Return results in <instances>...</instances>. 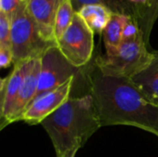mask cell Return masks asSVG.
I'll list each match as a JSON object with an SVG mask.
<instances>
[{"label":"cell","mask_w":158,"mask_h":157,"mask_svg":"<svg viewBox=\"0 0 158 157\" xmlns=\"http://www.w3.org/2000/svg\"><path fill=\"white\" fill-rule=\"evenodd\" d=\"M102 127L126 125L158 137V105L152 103L130 78L106 76L94 66L85 68Z\"/></svg>","instance_id":"obj_1"},{"label":"cell","mask_w":158,"mask_h":157,"mask_svg":"<svg viewBox=\"0 0 158 157\" xmlns=\"http://www.w3.org/2000/svg\"><path fill=\"white\" fill-rule=\"evenodd\" d=\"M42 126L52 141L56 156L80 150L102 127L94 98L90 93L70 97L46 118Z\"/></svg>","instance_id":"obj_2"},{"label":"cell","mask_w":158,"mask_h":157,"mask_svg":"<svg viewBox=\"0 0 158 157\" xmlns=\"http://www.w3.org/2000/svg\"><path fill=\"white\" fill-rule=\"evenodd\" d=\"M148 49L141 35L135 40L122 42L117 49L104 56H98L94 64L106 76L131 79L151 63L154 54Z\"/></svg>","instance_id":"obj_3"},{"label":"cell","mask_w":158,"mask_h":157,"mask_svg":"<svg viewBox=\"0 0 158 157\" xmlns=\"http://www.w3.org/2000/svg\"><path fill=\"white\" fill-rule=\"evenodd\" d=\"M11 49L14 63H20L32 58H41L56 43L46 41L31 17L27 1L23 0L11 17Z\"/></svg>","instance_id":"obj_4"},{"label":"cell","mask_w":158,"mask_h":157,"mask_svg":"<svg viewBox=\"0 0 158 157\" xmlns=\"http://www.w3.org/2000/svg\"><path fill=\"white\" fill-rule=\"evenodd\" d=\"M94 34L82 18L75 13L72 23L56 44L62 55L74 67L83 68L88 66L93 56Z\"/></svg>","instance_id":"obj_5"},{"label":"cell","mask_w":158,"mask_h":157,"mask_svg":"<svg viewBox=\"0 0 158 157\" xmlns=\"http://www.w3.org/2000/svg\"><path fill=\"white\" fill-rule=\"evenodd\" d=\"M83 68L74 67L60 52L57 45L51 46L41 57V71L38 90L34 100L68 81L70 78L83 72ZM33 102V101H32Z\"/></svg>","instance_id":"obj_6"},{"label":"cell","mask_w":158,"mask_h":157,"mask_svg":"<svg viewBox=\"0 0 158 157\" xmlns=\"http://www.w3.org/2000/svg\"><path fill=\"white\" fill-rule=\"evenodd\" d=\"M75 77L70 78L60 87L48 92L33 100L24 112L21 120L29 125L42 124V122L57 110L70 98Z\"/></svg>","instance_id":"obj_7"},{"label":"cell","mask_w":158,"mask_h":157,"mask_svg":"<svg viewBox=\"0 0 158 157\" xmlns=\"http://www.w3.org/2000/svg\"><path fill=\"white\" fill-rule=\"evenodd\" d=\"M26 72V61L14 64L12 71L1 80L0 86V130L11 124V117L18 100Z\"/></svg>","instance_id":"obj_8"},{"label":"cell","mask_w":158,"mask_h":157,"mask_svg":"<svg viewBox=\"0 0 158 157\" xmlns=\"http://www.w3.org/2000/svg\"><path fill=\"white\" fill-rule=\"evenodd\" d=\"M41 71V58H32L26 61V72L21 83L18 100L11 117L10 123L21 120L27 108L34 100L39 83Z\"/></svg>","instance_id":"obj_9"},{"label":"cell","mask_w":158,"mask_h":157,"mask_svg":"<svg viewBox=\"0 0 158 157\" xmlns=\"http://www.w3.org/2000/svg\"><path fill=\"white\" fill-rule=\"evenodd\" d=\"M28 9L37 23L43 37L51 43H56L55 19L61 0H26Z\"/></svg>","instance_id":"obj_10"},{"label":"cell","mask_w":158,"mask_h":157,"mask_svg":"<svg viewBox=\"0 0 158 157\" xmlns=\"http://www.w3.org/2000/svg\"><path fill=\"white\" fill-rule=\"evenodd\" d=\"M153 54L151 63L131 80L152 103L158 105V50L153 51Z\"/></svg>","instance_id":"obj_11"},{"label":"cell","mask_w":158,"mask_h":157,"mask_svg":"<svg viewBox=\"0 0 158 157\" xmlns=\"http://www.w3.org/2000/svg\"><path fill=\"white\" fill-rule=\"evenodd\" d=\"M94 33H103L113 13L100 5H87L77 12Z\"/></svg>","instance_id":"obj_12"},{"label":"cell","mask_w":158,"mask_h":157,"mask_svg":"<svg viewBox=\"0 0 158 157\" xmlns=\"http://www.w3.org/2000/svg\"><path fill=\"white\" fill-rule=\"evenodd\" d=\"M75 12H79L81 7L87 5H100L109 9L113 14L129 16L139 21L140 14L138 9L130 0H71Z\"/></svg>","instance_id":"obj_13"},{"label":"cell","mask_w":158,"mask_h":157,"mask_svg":"<svg viewBox=\"0 0 158 157\" xmlns=\"http://www.w3.org/2000/svg\"><path fill=\"white\" fill-rule=\"evenodd\" d=\"M129 16L113 14L103 31L106 53L117 49L122 43V32L126 19Z\"/></svg>","instance_id":"obj_14"},{"label":"cell","mask_w":158,"mask_h":157,"mask_svg":"<svg viewBox=\"0 0 158 157\" xmlns=\"http://www.w3.org/2000/svg\"><path fill=\"white\" fill-rule=\"evenodd\" d=\"M75 10L71 0H61L55 19V38L57 42L72 23Z\"/></svg>","instance_id":"obj_15"},{"label":"cell","mask_w":158,"mask_h":157,"mask_svg":"<svg viewBox=\"0 0 158 157\" xmlns=\"http://www.w3.org/2000/svg\"><path fill=\"white\" fill-rule=\"evenodd\" d=\"M158 19V0H148L147 6L139 20V26L143 35L144 42L150 49V35Z\"/></svg>","instance_id":"obj_16"},{"label":"cell","mask_w":158,"mask_h":157,"mask_svg":"<svg viewBox=\"0 0 158 157\" xmlns=\"http://www.w3.org/2000/svg\"><path fill=\"white\" fill-rule=\"evenodd\" d=\"M0 47L11 49V19L2 11H0Z\"/></svg>","instance_id":"obj_17"},{"label":"cell","mask_w":158,"mask_h":157,"mask_svg":"<svg viewBox=\"0 0 158 157\" xmlns=\"http://www.w3.org/2000/svg\"><path fill=\"white\" fill-rule=\"evenodd\" d=\"M143 35L142 31L139 26V22L136 19L131 17H127L122 32V42L132 41Z\"/></svg>","instance_id":"obj_18"},{"label":"cell","mask_w":158,"mask_h":157,"mask_svg":"<svg viewBox=\"0 0 158 157\" xmlns=\"http://www.w3.org/2000/svg\"><path fill=\"white\" fill-rule=\"evenodd\" d=\"M22 1L23 0H0V11L4 12L11 19Z\"/></svg>","instance_id":"obj_19"},{"label":"cell","mask_w":158,"mask_h":157,"mask_svg":"<svg viewBox=\"0 0 158 157\" xmlns=\"http://www.w3.org/2000/svg\"><path fill=\"white\" fill-rule=\"evenodd\" d=\"M12 63H14L12 50L10 48L0 47V67L2 68H6Z\"/></svg>","instance_id":"obj_20"},{"label":"cell","mask_w":158,"mask_h":157,"mask_svg":"<svg viewBox=\"0 0 158 157\" xmlns=\"http://www.w3.org/2000/svg\"><path fill=\"white\" fill-rule=\"evenodd\" d=\"M130 2L138 9L139 11V14H140V19L139 20L141 19L146 6H147V4H148V0H130ZM139 22V21H138Z\"/></svg>","instance_id":"obj_21"},{"label":"cell","mask_w":158,"mask_h":157,"mask_svg":"<svg viewBox=\"0 0 158 157\" xmlns=\"http://www.w3.org/2000/svg\"><path fill=\"white\" fill-rule=\"evenodd\" d=\"M78 151H79V150H73V151H71V152H69V153L65 154L64 155L56 156V157H75V155H76V154H77V152H78Z\"/></svg>","instance_id":"obj_22"}]
</instances>
